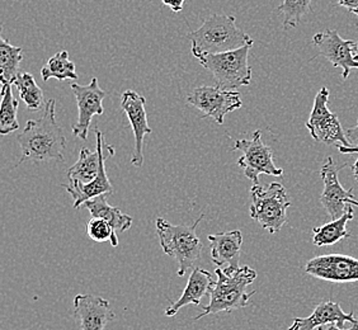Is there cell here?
I'll list each match as a JSON object with an SVG mask.
<instances>
[{
  "mask_svg": "<svg viewBox=\"0 0 358 330\" xmlns=\"http://www.w3.org/2000/svg\"><path fill=\"white\" fill-rule=\"evenodd\" d=\"M55 99H50L41 118L28 121L24 130L18 135L23 162H64L66 138L64 131L56 122ZM17 164V165H18Z\"/></svg>",
  "mask_w": 358,
  "mask_h": 330,
  "instance_id": "cell-1",
  "label": "cell"
},
{
  "mask_svg": "<svg viewBox=\"0 0 358 330\" xmlns=\"http://www.w3.org/2000/svg\"><path fill=\"white\" fill-rule=\"evenodd\" d=\"M192 55L199 60L202 56L224 54L244 46H253L255 40L236 26L235 15L214 14L202 26L189 34Z\"/></svg>",
  "mask_w": 358,
  "mask_h": 330,
  "instance_id": "cell-2",
  "label": "cell"
},
{
  "mask_svg": "<svg viewBox=\"0 0 358 330\" xmlns=\"http://www.w3.org/2000/svg\"><path fill=\"white\" fill-rule=\"evenodd\" d=\"M216 282L210 292V303L193 320H200L217 313H231L248 306L255 291L247 292L249 285L255 282L257 272L249 266L238 269L216 268Z\"/></svg>",
  "mask_w": 358,
  "mask_h": 330,
  "instance_id": "cell-3",
  "label": "cell"
},
{
  "mask_svg": "<svg viewBox=\"0 0 358 330\" xmlns=\"http://www.w3.org/2000/svg\"><path fill=\"white\" fill-rule=\"evenodd\" d=\"M203 220L201 215L193 225H173L166 219L155 221L157 234L163 252L178 261V275L185 277L188 269L194 268V263L202 254V241L197 235V227Z\"/></svg>",
  "mask_w": 358,
  "mask_h": 330,
  "instance_id": "cell-4",
  "label": "cell"
},
{
  "mask_svg": "<svg viewBox=\"0 0 358 330\" xmlns=\"http://www.w3.org/2000/svg\"><path fill=\"white\" fill-rule=\"evenodd\" d=\"M250 197V217L271 234L278 233L287 222V208L291 206L286 188L277 182L267 187L253 185Z\"/></svg>",
  "mask_w": 358,
  "mask_h": 330,
  "instance_id": "cell-5",
  "label": "cell"
},
{
  "mask_svg": "<svg viewBox=\"0 0 358 330\" xmlns=\"http://www.w3.org/2000/svg\"><path fill=\"white\" fill-rule=\"evenodd\" d=\"M244 46L224 54L202 56L199 59L205 69L211 71L216 85L222 89L234 90L247 87L252 80L253 70L249 66V50Z\"/></svg>",
  "mask_w": 358,
  "mask_h": 330,
  "instance_id": "cell-6",
  "label": "cell"
},
{
  "mask_svg": "<svg viewBox=\"0 0 358 330\" xmlns=\"http://www.w3.org/2000/svg\"><path fill=\"white\" fill-rule=\"evenodd\" d=\"M233 152L243 154L238 164L244 171L245 177L255 185H259L261 174L272 177H281L283 174L282 169L275 165L272 149L263 144L262 132L259 130L255 131L250 140H236Z\"/></svg>",
  "mask_w": 358,
  "mask_h": 330,
  "instance_id": "cell-7",
  "label": "cell"
},
{
  "mask_svg": "<svg viewBox=\"0 0 358 330\" xmlns=\"http://www.w3.org/2000/svg\"><path fill=\"white\" fill-rule=\"evenodd\" d=\"M328 103L329 89L327 87H322L314 99L310 117L306 121V127L310 132L311 138L323 144L352 146L337 115L331 112Z\"/></svg>",
  "mask_w": 358,
  "mask_h": 330,
  "instance_id": "cell-8",
  "label": "cell"
},
{
  "mask_svg": "<svg viewBox=\"0 0 358 330\" xmlns=\"http://www.w3.org/2000/svg\"><path fill=\"white\" fill-rule=\"evenodd\" d=\"M187 102L200 110L203 117H213L215 122L224 124L227 113L239 110L243 106L241 93L222 89L220 87H197L187 96Z\"/></svg>",
  "mask_w": 358,
  "mask_h": 330,
  "instance_id": "cell-9",
  "label": "cell"
},
{
  "mask_svg": "<svg viewBox=\"0 0 358 330\" xmlns=\"http://www.w3.org/2000/svg\"><path fill=\"white\" fill-rule=\"evenodd\" d=\"M345 166H347V164L338 166L334 160L328 157L325 159V163L320 171V175L324 182V191L320 197V202L327 213L331 216V220L341 219L348 210H351L352 205L348 203V201L355 200L353 189L350 188L347 191L345 187L341 185L338 178V174Z\"/></svg>",
  "mask_w": 358,
  "mask_h": 330,
  "instance_id": "cell-10",
  "label": "cell"
},
{
  "mask_svg": "<svg viewBox=\"0 0 358 330\" xmlns=\"http://www.w3.org/2000/svg\"><path fill=\"white\" fill-rule=\"evenodd\" d=\"M71 90L76 96L79 110L78 122L73 126V134L76 138L87 140L92 118L103 115L106 92L99 87L96 78H92L88 85H79L76 82H73Z\"/></svg>",
  "mask_w": 358,
  "mask_h": 330,
  "instance_id": "cell-11",
  "label": "cell"
},
{
  "mask_svg": "<svg viewBox=\"0 0 358 330\" xmlns=\"http://www.w3.org/2000/svg\"><path fill=\"white\" fill-rule=\"evenodd\" d=\"M305 272L328 282H356L358 259L343 254L319 255L306 263Z\"/></svg>",
  "mask_w": 358,
  "mask_h": 330,
  "instance_id": "cell-12",
  "label": "cell"
},
{
  "mask_svg": "<svg viewBox=\"0 0 358 330\" xmlns=\"http://www.w3.org/2000/svg\"><path fill=\"white\" fill-rule=\"evenodd\" d=\"M313 43L317 46L319 54L331 62L333 66L343 70L342 78L345 80L352 69H358V62L353 54L356 42L343 40L336 29L319 32L313 37Z\"/></svg>",
  "mask_w": 358,
  "mask_h": 330,
  "instance_id": "cell-13",
  "label": "cell"
},
{
  "mask_svg": "<svg viewBox=\"0 0 358 330\" xmlns=\"http://www.w3.org/2000/svg\"><path fill=\"white\" fill-rule=\"evenodd\" d=\"M145 104L146 98L134 90H126L121 96V108L129 118L135 135V149L132 152L131 164L136 168H141L144 164V136L152 132V127L148 124Z\"/></svg>",
  "mask_w": 358,
  "mask_h": 330,
  "instance_id": "cell-14",
  "label": "cell"
},
{
  "mask_svg": "<svg viewBox=\"0 0 358 330\" xmlns=\"http://www.w3.org/2000/svg\"><path fill=\"white\" fill-rule=\"evenodd\" d=\"M115 317L110 303L99 296L78 295L74 299V317L82 330H104Z\"/></svg>",
  "mask_w": 358,
  "mask_h": 330,
  "instance_id": "cell-15",
  "label": "cell"
},
{
  "mask_svg": "<svg viewBox=\"0 0 358 330\" xmlns=\"http://www.w3.org/2000/svg\"><path fill=\"white\" fill-rule=\"evenodd\" d=\"M94 132L96 136V152H92L87 148H83L80 150L76 164L68 171L69 182H74L79 185L93 183L98 178L102 163L106 162V159L115 155V154L104 155L103 150L107 148V144L104 143L103 134L98 129H94Z\"/></svg>",
  "mask_w": 358,
  "mask_h": 330,
  "instance_id": "cell-16",
  "label": "cell"
},
{
  "mask_svg": "<svg viewBox=\"0 0 358 330\" xmlns=\"http://www.w3.org/2000/svg\"><path fill=\"white\" fill-rule=\"evenodd\" d=\"M211 261L217 268H241V244L243 235L241 230L208 235Z\"/></svg>",
  "mask_w": 358,
  "mask_h": 330,
  "instance_id": "cell-17",
  "label": "cell"
},
{
  "mask_svg": "<svg viewBox=\"0 0 358 330\" xmlns=\"http://www.w3.org/2000/svg\"><path fill=\"white\" fill-rule=\"evenodd\" d=\"M355 320L353 313L345 314L339 303L328 300L319 303L310 317H295L289 330H315L328 324H337L338 327L345 329L347 322L353 324Z\"/></svg>",
  "mask_w": 358,
  "mask_h": 330,
  "instance_id": "cell-18",
  "label": "cell"
},
{
  "mask_svg": "<svg viewBox=\"0 0 358 330\" xmlns=\"http://www.w3.org/2000/svg\"><path fill=\"white\" fill-rule=\"evenodd\" d=\"M215 282L216 280H214V277L208 271L194 267L182 296L178 300L171 301V305L164 311L166 317H176L179 310L187 305H200L201 299L207 294L210 295L211 289H214Z\"/></svg>",
  "mask_w": 358,
  "mask_h": 330,
  "instance_id": "cell-19",
  "label": "cell"
},
{
  "mask_svg": "<svg viewBox=\"0 0 358 330\" xmlns=\"http://www.w3.org/2000/svg\"><path fill=\"white\" fill-rule=\"evenodd\" d=\"M66 192L74 200V208H82L85 202L96 199L102 194H110L113 192V187L110 185V179L106 172V162L101 165L98 178L90 185H79L74 182H69V185H64Z\"/></svg>",
  "mask_w": 358,
  "mask_h": 330,
  "instance_id": "cell-20",
  "label": "cell"
},
{
  "mask_svg": "<svg viewBox=\"0 0 358 330\" xmlns=\"http://www.w3.org/2000/svg\"><path fill=\"white\" fill-rule=\"evenodd\" d=\"M108 194L98 196L93 200L85 202L82 208H87L90 213V217L103 219L115 229L116 233H124L132 225V217L122 213L117 207H112L107 202Z\"/></svg>",
  "mask_w": 358,
  "mask_h": 330,
  "instance_id": "cell-21",
  "label": "cell"
},
{
  "mask_svg": "<svg viewBox=\"0 0 358 330\" xmlns=\"http://www.w3.org/2000/svg\"><path fill=\"white\" fill-rule=\"evenodd\" d=\"M353 217H355L353 208H351L341 219L327 222L323 227H314L313 229L314 245L317 247L333 245L345 238H350L351 234L347 231V224L348 221L353 220Z\"/></svg>",
  "mask_w": 358,
  "mask_h": 330,
  "instance_id": "cell-22",
  "label": "cell"
},
{
  "mask_svg": "<svg viewBox=\"0 0 358 330\" xmlns=\"http://www.w3.org/2000/svg\"><path fill=\"white\" fill-rule=\"evenodd\" d=\"M23 60V51L0 37V80L3 85H14L20 76V65Z\"/></svg>",
  "mask_w": 358,
  "mask_h": 330,
  "instance_id": "cell-23",
  "label": "cell"
},
{
  "mask_svg": "<svg viewBox=\"0 0 358 330\" xmlns=\"http://www.w3.org/2000/svg\"><path fill=\"white\" fill-rule=\"evenodd\" d=\"M42 79L48 82L50 79L57 80H66L73 79L76 80V64L69 59L68 51H60L54 56H51L46 62V65L41 69Z\"/></svg>",
  "mask_w": 358,
  "mask_h": 330,
  "instance_id": "cell-24",
  "label": "cell"
},
{
  "mask_svg": "<svg viewBox=\"0 0 358 330\" xmlns=\"http://www.w3.org/2000/svg\"><path fill=\"white\" fill-rule=\"evenodd\" d=\"M18 99H15L12 92V85H3L1 88V104H0V134L6 136L20 129L17 120Z\"/></svg>",
  "mask_w": 358,
  "mask_h": 330,
  "instance_id": "cell-25",
  "label": "cell"
},
{
  "mask_svg": "<svg viewBox=\"0 0 358 330\" xmlns=\"http://www.w3.org/2000/svg\"><path fill=\"white\" fill-rule=\"evenodd\" d=\"M14 85L20 93V99L27 106L28 110H38L41 108L43 101V92L37 85L35 78L28 73H20Z\"/></svg>",
  "mask_w": 358,
  "mask_h": 330,
  "instance_id": "cell-26",
  "label": "cell"
},
{
  "mask_svg": "<svg viewBox=\"0 0 358 330\" xmlns=\"http://www.w3.org/2000/svg\"><path fill=\"white\" fill-rule=\"evenodd\" d=\"M277 10L283 15V29L297 27L303 15L311 12V0H283Z\"/></svg>",
  "mask_w": 358,
  "mask_h": 330,
  "instance_id": "cell-27",
  "label": "cell"
},
{
  "mask_svg": "<svg viewBox=\"0 0 358 330\" xmlns=\"http://www.w3.org/2000/svg\"><path fill=\"white\" fill-rule=\"evenodd\" d=\"M87 233L93 241H96V243L110 241L112 247H118L117 233L103 219L92 217L90 222H88V225H87Z\"/></svg>",
  "mask_w": 358,
  "mask_h": 330,
  "instance_id": "cell-28",
  "label": "cell"
},
{
  "mask_svg": "<svg viewBox=\"0 0 358 330\" xmlns=\"http://www.w3.org/2000/svg\"><path fill=\"white\" fill-rule=\"evenodd\" d=\"M338 6L345 8L350 13L358 15V0H336Z\"/></svg>",
  "mask_w": 358,
  "mask_h": 330,
  "instance_id": "cell-29",
  "label": "cell"
},
{
  "mask_svg": "<svg viewBox=\"0 0 358 330\" xmlns=\"http://www.w3.org/2000/svg\"><path fill=\"white\" fill-rule=\"evenodd\" d=\"M162 3L166 7L171 8L174 13H179L183 10L186 0H162Z\"/></svg>",
  "mask_w": 358,
  "mask_h": 330,
  "instance_id": "cell-30",
  "label": "cell"
},
{
  "mask_svg": "<svg viewBox=\"0 0 358 330\" xmlns=\"http://www.w3.org/2000/svg\"><path fill=\"white\" fill-rule=\"evenodd\" d=\"M345 136L348 138V141L351 143L352 146H358V122L353 127H348L345 130Z\"/></svg>",
  "mask_w": 358,
  "mask_h": 330,
  "instance_id": "cell-31",
  "label": "cell"
},
{
  "mask_svg": "<svg viewBox=\"0 0 358 330\" xmlns=\"http://www.w3.org/2000/svg\"><path fill=\"white\" fill-rule=\"evenodd\" d=\"M339 148V152L342 154H356L358 152V146H342V145H338Z\"/></svg>",
  "mask_w": 358,
  "mask_h": 330,
  "instance_id": "cell-32",
  "label": "cell"
},
{
  "mask_svg": "<svg viewBox=\"0 0 358 330\" xmlns=\"http://www.w3.org/2000/svg\"><path fill=\"white\" fill-rule=\"evenodd\" d=\"M323 330H345L342 329L341 327H338L337 324H328V325H323Z\"/></svg>",
  "mask_w": 358,
  "mask_h": 330,
  "instance_id": "cell-33",
  "label": "cell"
},
{
  "mask_svg": "<svg viewBox=\"0 0 358 330\" xmlns=\"http://www.w3.org/2000/svg\"><path fill=\"white\" fill-rule=\"evenodd\" d=\"M352 173H353V177L358 182V159L355 162V164L352 165Z\"/></svg>",
  "mask_w": 358,
  "mask_h": 330,
  "instance_id": "cell-34",
  "label": "cell"
},
{
  "mask_svg": "<svg viewBox=\"0 0 358 330\" xmlns=\"http://www.w3.org/2000/svg\"><path fill=\"white\" fill-rule=\"evenodd\" d=\"M353 54H355V57H356V60L358 62V41L355 43V48H353Z\"/></svg>",
  "mask_w": 358,
  "mask_h": 330,
  "instance_id": "cell-35",
  "label": "cell"
},
{
  "mask_svg": "<svg viewBox=\"0 0 358 330\" xmlns=\"http://www.w3.org/2000/svg\"><path fill=\"white\" fill-rule=\"evenodd\" d=\"M348 330H358V319L355 320V323L352 324L351 328Z\"/></svg>",
  "mask_w": 358,
  "mask_h": 330,
  "instance_id": "cell-36",
  "label": "cell"
},
{
  "mask_svg": "<svg viewBox=\"0 0 358 330\" xmlns=\"http://www.w3.org/2000/svg\"><path fill=\"white\" fill-rule=\"evenodd\" d=\"M348 203H350V205H352V206L358 207V201L357 200H350V201H348Z\"/></svg>",
  "mask_w": 358,
  "mask_h": 330,
  "instance_id": "cell-37",
  "label": "cell"
},
{
  "mask_svg": "<svg viewBox=\"0 0 358 330\" xmlns=\"http://www.w3.org/2000/svg\"><path fill=\"white\" fill-rule=\"evenodd\" d=\"M317 330H323V327H319V328H317Z\"/></svg>",
  "mask_w": 358,
  "mask_h": 330,
  "instance_id": "cell-38",
  "label": "cell"
}]
</instances>
